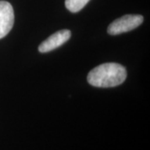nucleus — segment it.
Listing matches in <instances>:
<instances>
[{
  "instance_id": "nucleus-1",
  "label": "nucleus",
  "mask_w": 150,
  "mask_h": 150,
  "mask_svg": "<svg viewBox=\"0 0 150 150\" xmlns=\"http://www.w3.org/2000/svg\"><path fill=\"white\" fill-rule=\"evenodd\" d=\"M127 78V71L121 64L107 63L92 69L88 75L89 84L98 88H110L122 84Z\"/></svg>"
},
{
  "instance_id": "nucleus-2",
  "label": "nucleus",
  "mask_w": 150,
  "mask_h": 150,
  "mask_svg": "<svg viewBox=\"0 0 150 150\" xmlns=\"http://www.w3.org/2000/svg\"><path fill=\"white\" fill-rule=\"evenodd\" d=\"M144 18L138 14H128L114 20L108 28V33L110 35H118L123 33L134 30L142 24Z\"/></svg>"
},
{
  "instance_id": "nucleus-4",
  "label": "nucleus",
  "mask_w": 150,
  "mask_h": 150,
  "mask_svg": "<svg viewBox=\"0 0 150 150\" xmlns=\"http://www.w3.org/2000/svg\"><path fill=\"white\" fill-rule=\"evenodd\" d=\"M70 37L71 32L68 29H64L54 33V34H52L38 46V51L40 53L50 52L66 43Z\"/></svg>"
},
{
  "instance_id": "nucleus-5",
  "label": "nucleus",
  "mask_w": 150,
  "mask_h": 150,
  "mask_svg": "<svg viewBox=\"0 0 150 150\" xmlns=\"http://www.w3.org/2000/svg\"><path fill=\"white\" fill-rule=\"evenodd\" d=\"M89 2V0H65L66 8L72 13L80 11Z\"/></svg>"
},
{
  "instance_id": "nucleus-3",
  "label": "nucleus",
  "mask_w": 150,
  "mask_h": 150,
  "mask_svg": "<svg viewBox=\"0 0 150 150\" xmlns=\"http://www.w3.org/2000/svg\"><path fill=\"white\" fill-rule=\"evenodd\" d=\"M14 23V12L8 2L0 1V38L10 32Z\"/></svg>"
}]
</instances>
